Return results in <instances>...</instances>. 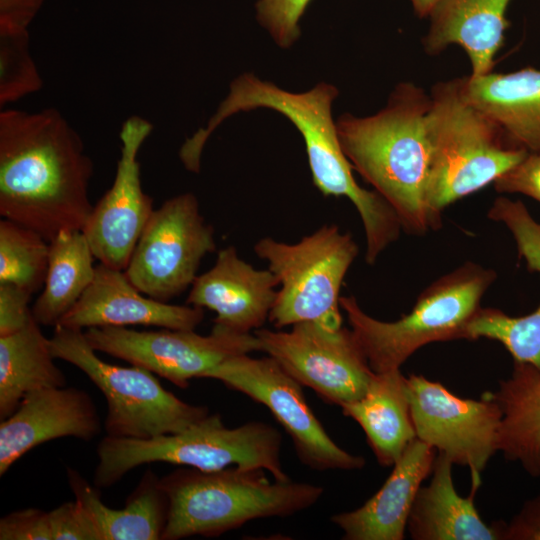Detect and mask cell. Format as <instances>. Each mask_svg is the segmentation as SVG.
Masks as SVG:
<instances>
[{"instance_id":"cell-1","label":"cell","mask_w":540,"mask_h":540,"mask_svg":"<svg viewBox=\"0 0 540 540\" xmlns=\"http://www.w3.org/2000/svg\"><path fill=\"white\" fill-rule=\"evenodd\" d=\"M93 161L54 108L0 112V215L51 241L82 230L91 211Z\"/></svg>"},{"instance_id":"cell-2","label":"cell","mask_w":540,"mask_h":540,"mask_svg":"<svg viewBox=\"0 0 540 540\" xmlns=\"http://www.w3.org/2000/svg\"><path fill=\"white\" fill-rule=\"evenodd\" d=\"M338 93L334 85L325 82L305 92H290L254 74H242L231 82L228 95L207 125L188 138L184 148L193 156H201L210 135L235 113L257 108L279 112L297 128L304 140L316 188L325 197H346L355 206L364 228L365 260L374 264L403 229L386 200L375 190L362 188L354 178L332 116V104Z\"/></svg>"},{"instance_id":"cell-3","label":"cell","mask_w":540,"mask_h":540,"mask_svg":"<svg viewBox=\"0 0 540 540\" xmlns=\"http://www.w3.org/2000/svg\"><path fill=\"white\" fill-rule=\"evenodd\" d=\"M430 96L413 82L398 83L377 113L340 115L336 128L353 170L392 207L402 229H435L425 203L429 165L426 115Z\"/></svg>"},{"instance_id":"cell-4","label":"cell","mask_w":540,"mask_h":540,"mask_svg":"<svg viewBox=\"0 0 540 540\" xmlns=\"http://www.w3.org/2000/svg\"><path fill=\"white\" fill-rule=\"evenodd\" d=\"M429 96L425 203L438 229L446 207L494 183L529 152L466 100L461 77L435 83Z\"/></svg>"},{"instance_id":"cell-5","label":"cell","mask_w":540,"mask_h":540,"mask_svg":"<svg viewBox=\"0 0 540 540\" xmlns=\"http://www.w3.org/2000/svg\"><path fill=\"white\" fill-rule=\"evenodd\" d=\"M263 468L179 469L160 479L169 508L163 540L217 537L247 522L287 517L308 509L322 486L270 481Z\"/></svg>"},{"instance_id":"cell-6","label":"cell","mask_w":540,"mask_h":540,"mask_svg":"<svg viewBox=\"0 0 540 540\" xmlns=\"http://www.w3.org/2000/svg\"><path fill=\"white\" fill-rule=\"evenodd\" d=\"M496 272L467 262L441 276L418 296L412 310L392 322L362 310L354 296H341L350 330L373 372L400 369L418 349L433 343L467 339L468 326Z\"/></svg>"},{"instance_id":"cell-7","label":"cell","mask_w":540,"mask_h":540,"mask_svg":"<svg viewBox=\"0 0 540 540\" xmlns=\"http://www.w3.org/2000/svg\"><path fill=\"white\" fill-rule=\"evenodd\" d=\"M282 435L259 421L235 428L219 414H209L187 429L147 439L104 437L97 446V488L118 482L130 470L153 462L211 471L230 466L263 468L275 480L290 479L282 468Z\"/></svg>"},{"instance_id":"cell-8","label":"cell","mask_w":540,"mask_h":540,"mask_svg":"<svg viewBox=\"0 0 540 540\" xmlns=\"http://www.w3.org/2000/svg\"><path fill=\"white\" fill-rule=\"evenodd\" d=\"M49 339L53 356L80 369L104 395L108 436L147 439L174 434L209 415L207 407L184 402L166 390L153 372L103 361L84 330L56 325Z\"/></svg>"},{"instance_id":"cell-9","label":"cell","mask_w":540,"mask_h":540,"mask_svg":"<svg viewBox=\"0 0 540 540\" xmlns=\"http://www.w3.org/2000/svg\"><path fill=\"white\" fill-rule=\"evenodd\" d=\"M254 251L280 286L268 318L275 328L302 322L342 326L340 289L358 255L349 232L324 225L293 244L261 238Z\"/></svg>"},{"instance_id":"cell-10","label":"cell","mask_w":540,"mask_h":540,"mask_svg":"<svg viewBox=\"0 0 540 540\" xmlns=\"http://www.w3.org/2000/svg\"><path fill=\"white\" fill-rule=\"evenodd\" d=\"M215 250L214 229L187 192L153 210L124 272L140 292L169 302L192 286L202 259Z\"/></svg>"},{"instance_id":"cell-11","label":"cell","mask_w":540,"mask_h":540,"mask_svg":"<svg viewBox=\"0 0 540 540\" xmlns=\"http://www.w3.org/2000/svg\"><path fill=\"white\" fill-rule=\"evenodd\" d=\"M211 378L264 405L290 436L296 454L307 467L317 471L357 470L363 457L338 446L327 434L306 402L302 385L272 357H231L208 370Z\"/></svg>"},{"instance_id":"cell-12","label":"cell","mask_w":540,"mask_h":540,"mask_svg":"<svg viewBox=\"0 0 540 540\" xmlns=\"http://www.w3.org/2000/svg\"><path fill=\"white\" fill-rule=\"evenodd\" d=\"M97 352L123 359L163 377L179 388L225 360L261 351L253 333H238L214 324L209 335L163 328L138 331L128 327H91L84 331Z\"/></svg>"},{"instance_id":"cell-13","label":"cell","mask_w":540,"mask_h":540,"mask_svg":"<svg viewBox=\"0 0 540 540\" xmlns=\"http://www.w3.org/2000/svg\"><path fill=\"white\" fill-rule=\"evenodd\" d=\"M253 333L261 352L330 404L341 407L360 399L373 377L352 331L343 326L302 322L290 331L262 327Z\"/></svg>"},{"instance_id":"cell-14","label":"cell","mask_w":540,"mask_h":540,"mask_svg":"<svg viewBox=\"0 0 540 540\" xmlns=\"http://www.w3.org/2000/svg\"><path fill=\"white\" fill-rule=\"evenodd\" d=\"M406 391L416 437L453 464L467 467L477 491L482 472L498 451V404L487 392L480 400L458 397L422 375L406 377Z\"/></svg>"},{"instance_id":"cell-15","label":"cell","mask_w":540,"mask_h":540,"mask_svg":"<svg viewBox=\"0 0 540 540\" xmlns=\"http://www.w3.org/2000/svg\"><path fill=\"white\" fill-rule=\"evenodd\" d=\"M147 119L133 115L120 130L121 153L112 186L99 199L82 228L94 257L109 267L125 270L151 216L153 199L144 192L140 148L152 132Z\"/></svg>"},{"instance_id":"cell-16","label":"cell","mask_w":540,"mask_h":540,"mask_svg":"<svg viewBox=\"0 0 540 540\" xmlns=\"http://www.w3.org/2000/svg\"><path fill=\"white\" fill-rule=\"evenodd\" d=\"M101 431L96 406L86 391L55 387L26 395L0 424V475L34 447L61 437L89 441Z\"/></svg>"},{"instance_id":"cell-17","label":"cell","mask_w":540,"mask_h":540,"mask_svg":"<svg viewBox=\"0 0 540 540\" xmlns=\"http://www.w3.org/2000/svg\"><path fill=\"white\" fill-rule=\"evenodd\" d=\"M204 316L200 307L162 302L143 294L124 270L100 263L87 290L57 325L81 330L131 325L194 330Z\"/></svg>"},{"instance_id":"cell-18","label":"cell","mask_w":540,"mask_h":540,"mask_svg":"<svg viewBox=\"0 0 540 540\" xmlns=\"http://www.w3.org/2000/svg\"><path fill=\"white\" fill-rule=\"evenodd\" d=\"M279 286L269 270L254 268L233 246L219 251L215 264L194 280L186 302L216 313L214 324L238 333L263 327Z\"/></svg>"},{"instance_id":"cell-19","label":"cell","mask_w":540,"mask_h":540,"mask_svg":"<svg viewBox=\"0 0 540 540\" xmlns=\"http://www.w3.org/2000/svg\"><path fill=\"white\" fill-rule=\"evenodd\" d=\"M488 218L502 223L512 234L518 255L529 270L540 275V223L524 203L507 197L494 200ZM468 340L488 338L500 342L515 363L528 364L540 371V303L525 316H509L497 308L481 307L468 326Z\"/></svg>"},{"instance_id":"cell-20","label":"cell","mask_w":540,"mask_h":540,"mask_svg":"<svg viewBox=\"0 0 540 540\" xmlns=\"http://www.w3.org/2000/svg\"><path fill=\"white\" fill-rule=\"evenodd\" d=\"M437 450L415 438L392 466L382 487L362 506L331 521L345 540H402L415 497L432 472Z\"/></svg>"},{"instance_id":"cell-21","label":"cell","mask_w":540,"mask_h":540,"mask_svg":"<svg viewBox=\"0 0 540 540\" xmlns=\"http://www.w3.org/2000/svg\"><path fill=\"white\" fill-rule=\"evenodd\" d=\"M511 0H438L431 9L423 37L425 53L439 55L451 45L466 53L471 76L493 72L497 53L510 27L506 17Z\"/></svg>"},{"instance_id":"cell-22","label":"cell","mask_w":540,"mask_h":540,"mask_svg":"<svg viewBox=\"0 0 540 540\" xmlns=\"http://www.w3.org/2000/svg\"><path fill=\"white\" fill-rule=\"evenodd\" d=\"M453 462L436 455L431 481L421 486L413 503L407 530L415 540H505L506 523L486 524L475 504L476 490L460 496L452 480Z\"/></svg>"},{"instance_id":"cell-23","label":"cell","mask_w":540,"mask_h":540,"mask_svg":"<svg viewBox=\"0 0 540 540\" xmlns=\"http://www.w3.org/2000/svg\"><path fill=\"white\" fill-rule=\"evenodd\" d=\"M467 101L491 118L516 147L540 151V69L461 77Z\"/></svg>"},{"instance_id":"cell-24","label":"cell","mask_w":540,"mask_h":540,"mask_svg":"<svg viewBox=\"0 0 540 540\" xmlns=\"http://www.w3.org/2000/svg\"><path fill=\"white\" fill-rule=\"evenodd\" d=\"M340 408L363 429L381 466H393L417 438L400 369L374 372L365 394Z\"/></svg>"},{"instance_id":"cell-25","label":"cell","mask_w":540,"mask_h":540,"mask_svg":"<svg viewBox=\"0 0 540 540\" xmlns=\"http://www.w3.org/2000/svg\"><path fill=\"white\" fill-rule=\"evenodd\" d=\"M68 483L77 500L92 518L101 540H158L166 526L168 498L160 479L148 470L122 509L106 506L97 487L78 471L67 468Z\"/></svg>"},{"instance_id":"cell-26","label":"cell","mask_w":540,"mask_h":540,"mask_svg":"<svg viewBox=\"0 0 540 540\" xmlns=\"http://www.w3.org/2000/svg\"><path fill=\"white\" fill-rule=\"evenodd\" d=\"M487 393L502 413L498 451L540 476V371L514 362L511 376Z\"/></svg>"},{"instance_id":"cell-27","label":"cell","mask_w":540,"mask_h":540,"mask_svg":"<svg viewBox=\"0 0 540 540\" xmlns=\"http://www.w3.org/2000/svg\"><path fill=\"white\" fill-rule=\"evenodd\" d=\"M50 339L33 318L24 328L0 337V418L9 417L22 399L37 390L64 387Z\"/></svg>"},{"instance_id":"cell-28","label":"cell","mask_w":540,"mask_h":540,"mask_svg":"<svg viewBox=\"0 0 540 540\" xmlns=\"http://www.w3.org/2000/svg\"><path fill=\"white\" fill-rule=\"evenodd\" d=\"M49 244L43 290L31 308L40 325L55 327L87 290L96 266L82 230L62 231Z\"/></svg>"},{"instance_id":"cell-29","label":"cell","mask_w":540,"mask_h":540,"mask_svg":"<svg viewBox=\"0 0 540 540\" xmlns=\"http://www.w3.org/2000/svg\"><path fill=\"white\" fill-rule=\"evenodd\" d=\"M50 244L32 228L3 218L0 221V283L31 294L43 287Z\"/></svg>"},{"instance_id":"cell-30","label":"cell","mask_w":540,"mask_h":540,"mask_svg":"<svg viewBox=\"0 0 540 540\" xmlns=\"http://www.w3.org/2000/svg\"><path fill=\"white\" fill-rule=\"evenodd\" d=\"M42 85L28 30L0 28V106L39 91Z\"/></svg>"},{"instance_id":"cell-31","label":"cell","mask_w":540,"mask_h":540,"mask_svg":"<svg viewBox=\"0 0 540 540\" xmlns=\"http://www.w3.org/2000/svg\"><path fill=\"white\" fill-rule=\"evenodd\" d=\"M311 0H258L256 17L275 43L289 48L299 38V21Z\"/></svg>"},{"instance_id":"cell-32","label":"cell","mask_w":540,"mask_h":540,"mask_svg":"<svg viewBox=\"0 0 540 540\" xmlns=\"http://www.w3.org/2000/svg\"><path fill=\"white\" fill-rule=\"evenodd\" d=\"M49 520L53 540H101L92 518L77 500L50 511Z\"/></svg>"},{"instance_id":"cell-33","label":"cell","mask_w":540,"mask_h":540,"mask_svg":"<svg viewBox=\"0 0 540 540\" xmlns=\"http://www.w3.org/2000/svg\"><path fill=\"white\" fill-rule=\"evenodd\" d=\"M1 540H53L49 512L29 508L11 512L0 520Z\"/></svg>"},{"instance_id":"cell-34","label":"cell","mask_w":540,"mask_h":540,"mask_svg":"<svg viewBox=\"0 0 540 540\" xmlns=\"http://www.w3.org/2000/svg\"><path fill=\"white\" fill-rule=\"evenodd\" d=\"M493 184L498 193H518L540 203V151L529 152Z\"/></svg>"},{"instance_id":"cell-35","label":"cell","mask_w":540,"mask_h":540,"mask_svg":"<svg viewBox=\"0 0 540 540\" xmlns=\"http://www.w3.org/2000/svg\"><path fill=\"white\" fill-rule=\"evenodd\" d=\"M31 296L18 286L0 283V337L21 330L34 318Z\"/></svg>"},{"instance_id":"cell-36","label":"cell","mask_w":540,"mask_h":540,"mask_svg":"<svg viewBox=\"0 0 540 540\" xmlns=\"http://www.w3.org/2000/svg\"><path fill=\"white\" fill-rule=\"evenodd\" d=\"M540 540V495L529 500L505 526V540Z\"/></svg>"},{"instance_id":"cell-37","label":"cell","mask_w":540,"mask_h":540,"mask_svg":"<svg viewBox=\"0 0 540 540\" xmlns=\"http://www.w3.org/2000/svg\"><path fill=\"white\" fill-rule=\"evenodd\" d=\"M45 0H0V28L28 30Z\"/></svg>"},{"instance_id":"cell-38","label":"cell","mask_w":540,"mask_h":540,"mask_svg":"<svg viewBox=\"0 0 540 540\" xmlns=\"http://www.w3.org/2000/svg\"><path fill=\"white\" fill-rule=\"evenodd\" d=\"M437 1L438 0H410L413 11L419 18H427Z\"/></svg>"}]
</instances>
